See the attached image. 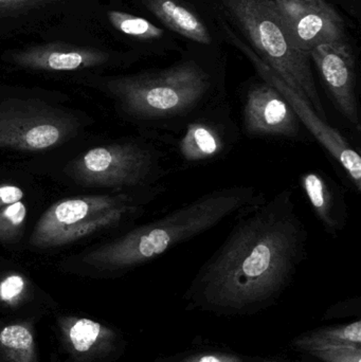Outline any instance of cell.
<instances>
[{"mask_svg":"<svg viewBox=\"0 0 361 362\" xmlns=\"http://www.w3.org/2000/svg\"><path fill=\"white\" fill-rule=\"evenodd\" d=\"M106 89L122 114L160 142L203 108L226 99L220 76L193 59L165 69L110 78Z\"/></svg>","mask_w":361,"mask_h":362,"instance_id":"cell-2","label":"cell"},{"mask_svg":"<svg viewBox=\"0 0 361 362\" xmlns=\"http://www.w3.org/2000/svg\"><path fill=\"white\" fill-rule=\"evenodd\" d=\"M227 18L249 42L259 59L307 98L328 120L311 66V54L295 46L271 0H216Z\"/></svg>","mask_w":361,"mask_h":362,"instance_id":"cell-4","label":"cell"},{"mask_svg":"<svg viewBox=\"0 0 361 362\" xmlns=\"http://www.w3.org/2000/svg\"><path fill=\"white\" fill-rule=\"evenodd\" d=\"M186 362H242L237 356L229 354H201L189 357Z\"/></svg>","mask_w":361,"mask_h":362,"instance_id":"cell-25","label":"cell"},{"mask_svg":"<svg viewBox=\"0 0 361 362\" xmlns=\"http://www.w3.org/2000/svg\"><path fill=\"white\" fill-rule=\"evenodd\" d=\"M174 171L165 146L148 136L91 148L68 165L67 174L84 185L127 192L158 185Z\"/></svg>","mask_w":361,"mask_h":362,"instance_id":"cell-6","label":"cell"},{"mask_svg":"<svg viewBox=\"0 0 361 362\" xmlns=\"http://www.w3.org/2000/svg\"><path fill=\"white\" fill-rule=\"evenodd\" d=\"M0 349L6 362H37L33 332L25 323L2 327Z\"/></svg>","mask_w":361,"mask_h":362,"instance_id":"cell-17","label":"cell"},{"mask_svg":"<svg viewBox=\"0 0 361 362\" xmlns=\"http://www.w3.org/2000/svg\"><path fill=\"white\" fill-rule=\"evenodd\" d=\"M25 287V282L23 276H18V274L6 276L0 283V299L6 303L16 302L23 295Z\"/></svg>","mask_w":361,"mask_h":362,"instance_id":"cell-22","label":"cell"},{"mask_svg":"<svg viewBox=\"0 0 361 362\" xmlns=\"http://www.w3.org/2000/svg\"><path fill=\"white\" fill-rule=\"evenodd\" d=\"M23 192L20 187L11 185H0V208L20 202Z\"/></svg>","mask_w":361,"mask_h":362,"instance_id":"cell-24","label":"cell"},{"mask_svg":"<svg viewBox=\"0 0 361 362\" xmlns=\"http://www.w3.org/2000/svg\"><path fill=\"white\" fill-rule=\"evenodd\" d=\"M165 191V185L158 183L116 195L59 200L42 215L30 242L37 248H51L69 244L106 228L116 227L126 219L141 215L144 206Z\"/></svg>","mask_w":361,"mask_h":362,"instance_id":"cell-5","label":"cell"},{"mask_svg":"<svg viewBox=\"0 0 361 362\" xmlns=\"http://www.w3.org/2000/svg\"><path fill=\"white\" fill-rule=\"evenodd\" d=\"M107 18L112 27L126 35L140 40H156L163 35L160 28L153 25L146 19L120 11H110Z\"/></svg>","mask_w":361,"mask_h":362,"instance_id":"cell-19","label":"cell"},{"mask_svg":"<svg viewBox=\"0 0 361 362\" xmlns=\"http://www.w3.org/2000/svg\"><path fill=\"white\" fill-rule=\"evenodd\" d=\"M300 185L324 231L337 238L349 218L343 191L328 176L315 171L301 175Z\"/></svg>","mask_w":361,"mask_h":362,"instance_id":"cell-14","label":"cell"},{"mask_svg":"<svg viewBox=\"0 0 361 362\" xmlns=\"http://www.w3.org/2000/svg\"><path fill=\"white\" fill-rule=\"evenodd\" d=\"M296 344L305 351L319 344H347L360 346L361 322L356 321L351 325L315 332L309 336L297 340Z\"/></svg>","mask_w":361,"mask_h":362,"instance_id":"cell-18","label":"cell"},{"mask_svg":"<svg viewBox=\"0 0 361 362\" xmlns=\"http://www.w3.org/2000/svg\"><path fill=\"white\" fill-rule=\"evenodd\" d=\"M254 185H235L207 192L160 218L129 230L120 238L93 249L83 261L105 270L137 267L194 240L263 202Z\"/></svg>","mask_w":361,"mask_h":362,"instance_id":"cell-3","label":"cell"},{"mask_svg":"<svg viewBox=\"0 0 361 362\" xmlns=\"http://www.w3.org/2000/svg\"><path fill=\"white\" fill-rule=\"evenodd\" d=\"M295 46L311 52L324 44L347 42L345 23L326 0H271Z\"/></svg>","mask_w":361,"mask_h":362,"instance_id":"cell-11","label":"cell"},{"mask_svg":"<svg viewBox=\"0 0 361 362\" xmlns=\"http://www.w3.org/2000/svg\"><path fill=\"white\" fill-rule=\"evenodd\" d=\"M307 352L324 362H361V349L347 344H319Z\"/></svg>","mask_w":361,"mask_h":362,"instance_id":"cell-21","label":"cell"},{"mask_svg":"<svg viewBox=\"0 0 361 362\" xmlns=\"http://www.w3.org/2000/svg\"><path fill=\"white\" fill-rule=\"evenodd\" d=\"M309 54L335 107L348 125L360 134L355 59L349 45L347 42L320 45Z\"/></svg>","mask_w":361,"mask_h":362,"instance_id":"cell-12","label":"cell"},{"mask_svg":"<svg viewBox=\"0 0 361 362\" xmlns=\"http://www.w3.org/2000/svg\"><path fill=\"white\" fill-rule=\"evenodd\" d=\"M11 59L19 67L37 71H74L104 65L110 55L101 49L48 42L15 51Z\"/></svg>","mask_w":361,"mask_h":362,"instance_id":"cell-13","label":"cell"},{"mask_svg":"<svg viewBox=\"0 0 361 362\" xmlns=\"http://www.w3.org/2000/svg\"><path fill=\"white\" fill-rule=\"evenodd\" d=\"M231 42L241 49L256 68L260 78L265 82L275 87L284 99L290 103L297 116L302 122L312 139L316 140L326 151V154L339 165L341 171L345 172L347 177L351 181L354 189L357 193L361 192V157L360 153L348 141L347 138L328 120H324L316 112L309 100L299 93L296 89L292 88L285 81L282 80L271 68L263 63L258 55L239 40L228 27L225 28Z\"/></svg>","mask_w":361,"mask_h":362,"instance_id":"cell-9","label":"cell"},{"mask_svg":"<svg viewBox=\"0 0 361 362\" xmlns=\"http://www.w3.org/2000/svg\"><path fill=\"white\" fill-rule=\"evenodd\" d=\"M161 23L180 35L199 44H210L211 36L205 23L186 6L175 0H142Z\"/></svg>","mask_w":361,"mask_h":362,"instance_id":"cell-16","label":"cell"},{"mask_svg":"<svg viewBox=\"0 0 361 362\" xmlns=\"http://www.w3.org/2000/svg\"><path fill=\"white\" fill-rule=\"evenodd\" d=\"M27 217V206L23 202L0 208V242L8 243L18 236Z\"/></svg>","mask_w":361,"mask_h":362,"instance_id":"cell-20","label":"cell"},{"mask_svg":"<svg viewBox=\"0 0 361 362\" xmlns=\"http://www.w3.org/2000/svg\"><path fill=\"white\" fill-rule=\"evenodd\" d=\"M68 351L76 361H88L112 352L117 335L112 329L87 318L65 317L59 321Z\"/></svg>","mask_w":361,"mask_h":362,"instance_id":"cell-15","label":"cell"},{"mask_svg":"<svg viewBox=\"0 0 361 362\" xmlns=\"http://www.w3.org/2000/svg\"><path fill=\"white\" fill-rule=\"evenodd\" d=\"M309 234L292 189L249 206L197 272L190 295L218 308L266 303L288 287L309 255Z\"/></svg>","mask_w":361,"mask_h":362,"instance_id":"cell-1","label":"cell"},{"mask_svg":"<svg viewBox=\"0 0 361 362\" xmlns=\"http://www.w3.org/2000/svg\"><path fill=\"white\" fill-rule=\"evenodd\" d=\"M78 127L76 115L37 100L12 99L0 103V148L48 150L73 137Z\"/></svg>","mask_w":361,"mask_h":362,"instance_id":"cell-8","label":"cell"},{"mask_svg":"<svg viewBox=\"0 0 361 362\" xmlns=\"http://www.w3.org/2000/svg\"><path fill=\"white\" fill-rule=\"evenodd\" d=\"M59 0H0V16L19 14Z\"/></svg>","mask_w":361,"mask_h":362,"instance_id":"cell-23","label":"cell"},{"mask_svg":"<svg viewBox=\"0 0 361 362\" xmlns=\"http://www.w3.org/2000/svg\"><path fill=\"white\" fill-rule=\"evenodd\" d=\"M242 134L249 139L304 144L312 139L283 95L268 83H254L242 99Z\"/></svg>","mask_w":361,"mask_h":362,"instance_id":"cell-10","label":"cell"},{"mask_svg":"<svg viewBox=\"0 0 361 362\" xmlns=\"http://www.w3.org/2000/svg\"><path fill=\"white\" fill-rule=\"evenodd\" d=\"M241 136L239 124L225 99L203 108L161 144L169 152L174 170H192L228 157Z\"/></svg>","mask_w":361,"mask_h":362,"instance_id":"cell-7","label":"cell"}]
</instances>
